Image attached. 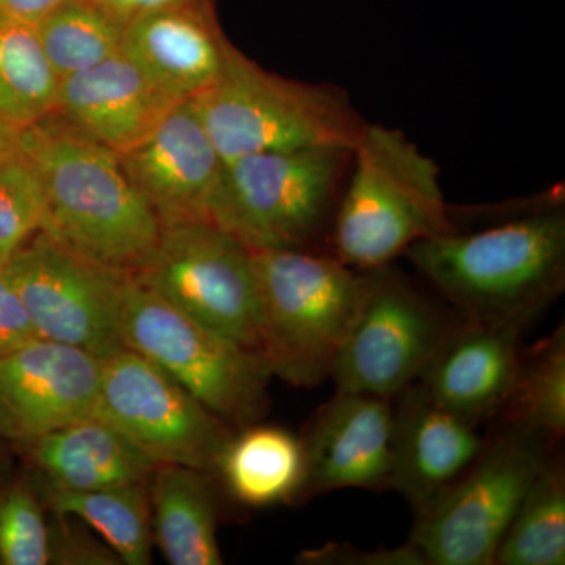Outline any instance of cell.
I'll list each match as a JSON object with an SVG mask.
<instances>
[{"instance_id":"obj_1","label":"cell","mask_w":565,"mask_h":565,"mask_svg":"<svg viewBox=\"0 0 565 565\" xmlns=\"http://www.w3.org/2000/svg\"><path fill=\"white\" fill-rule=\"evenodd\" d=\"M18 151L46 199L41 232L99 266L139 273L158 247L162 223L118 156L52 114L21 129Z\"/></svg>"},{"instance_id":"obj_2","label":"cell","mask_w":565,"mask_h":565,"mask_svg":"<svg viewBox=\"0 0 565 565\" xmlns=\"http://www.w3.org/2000/svg\"><path fill=\"white\" fill-rule=\"evenodd\" d=\"M463 318L525 332L565 288L559 203L475 233L427 237L404 253Z\"/></svg>"},{"instance_id":"obj_3","label":"cell","mask_w":565,"mask_h":565,"mask_svg":"<svg viewBox=\"0 0 565 565\" xmlns=\"http://www.w3.org/2000/svg\"><path fill=\"white\" fill-rule=\"evenodd\" d=\"M351 162L332 230V255L345 266H386L419 241L455 232L437 163L401 129L366 122Z\"/></svg>"},{"instance_id":"obj_4","label":"cell","mask_w":565,"mask_h":565,"mask_svg":"<svg viewBox=\"0 0 565 565\" xmlns=\"http://www.w3.org/2000/svg\"><path fill=\"white\" fill-rule=\"evenodd\" d=\"M189 103L223 162L307 148L352 151L366 126L340 88L285 79L234 47L221 76Z\"/></svg>"},{"instance_id":"obj_5","label":"cell","mask_w":565,"mask_h":565,"mask_svg":"<svg viewBox=\"0 0 565 565\" xmlns=\"http://www.w3.org/2000/svg\"><path fill=\"white\" fill-rule=\"evenodd\" d=\"M253 264L274 375L302 388L322 384L359 307L362 270L310 248L253 252Z\"/></svg>"},{"instance_id":"obj_6","label":"cell","mask_w":565,"mask_h":565,"mask_svg":"<svg viewBox=\"0 0 565 565\" xmlns=\"http://www.w3.org/2000/svg\"><path fill=\"white\" fill-rule=\"evenodd\" d=\"M121 340L234 430L266 414L274 375L266 355L196 322L132 275L122 288Z\"/></svg>"},{"instance_id":"obj_7","label":"cell","mask_w":565,"mask_h":565,"mask_svg":"<svg viewBox=\"0 0 565 565\" xmlns=\"http://www.w3.org/2000/svg\"><path fill=\"white\" fill-rule=\"evenodd\" d=\"M352 151L258 152L223 162L210 222L252 252L308 248L326 228Z\"/></svg>"},{"instance_id":"obj_8","label":"cell","mask_w":565,"mask_h":565,"mask_svg":"<svg viewBox=\"0 0 565 565\" xmlns=\"http://www.w3.org/2000/svg\"><path fill=\"white\" fill-rule=\"evenodd\" d=\"M550 449L501 427L475 462L415 512L411 542L430 565H492L498 546Z\"/></svg>"},{"instance_id":"obj_9","label":"cell","mask_w":565,"mask_h":565,"mask_svg":"<svg viewBox=\"0 0 565 565\" xmlns=\"http://www.w3.org/2000/svg\"><path fill=\"white\" fill-rule=\"evenodd\" d=\"M132 277L207 329L262 351L253 252L214 223L163 226L158 247Z\"/></svg>"},{"instance_id":"obj_10","label":"cell","mask_w":565,"mask_h":565,"mask_svg":"<svg viewBox=\"0 0 565 565\" xmlns=\"http://www.w3.org/2000/svg\"><path fill=\"white\" fill-rule=\"evenodd\" d=\"M362 278L330 379L337 393L392 399L419 381L451 322L390 264L362 270Z\"/></svg>"},{"instance_id":"obj_11","label":"cell","mask_w":565,"mask_h":565,"mask_svg":"<svg viewBox=\"0 0 565 565\" xmlns=\"http://www.w3.org/2000/svg\"><path fill=\"white\" fill-rule=\"evenodd\" d=\"M93 416L111 424L156 463L214 473L234 429L158 364L128 348L104 356Z\"/></svg>"},{"instance_id":"obj_12","label":"cell","mask_w":565,"mask_h":565,"mask_svg":"<svg viewBox=\"0 0 565 565\" xmlns=\"http://www.w3.org/2000/svg\"><path fill=\"white\" fill-rule=\"evenodd\" d=\"M41 340L104 356L125 348L122 288L129 274L77 255L39 232L3 263Z\"/></svg>"},{"instance_id":"obj_13","label":"cell","mask_w":565,"mask_h":565,"mask_svg":"<svg viewBox=\"0 0 565 565\" xmlns=\"http://www.w3.org/2000/svg\"><path fill=\"white\" fill-rule=\"evenodd\" d=\"M102 356L50 340L32 341L0 359V438L31 444L92 416Z\"/></svg>"},{"instance_id":"obj_14","label":"cell","mask_w":565,"mask_h":565,"mask_svg":"<svg viewBox=\"0 0 565 565\" xmlns=\"http://www.w3.org/2000/svg\"><path fill=\"white\" fill-rule=\"evenodd\" d=\"M392 429L390 399L334 393L300 438L303 478L296 500L341 489H388Z\"/></svg>"},{"instance_id":"obj_15","label":"cell","mask_w":565,"mask_h":565,"mask_svg":"<svg viewBox=\"0 0 565 565\" xmlns=\"http://www.w3.org/2000/svg\"><path fill=\"white\" fill-rule=\"evenodd\" d=\"M118 158L162 228L210 222L223 161L191 103H178L147 139Z\"/></svg>"},{"instance_id":"obj_16","label":"cell","mask_w":565,"mask_h":565,"mask_svg":"<svg viewBox=\"0 0 565 565\" xmlns=\"http://www.w3.org/2000/svg\"><path fill=\"white\" fill-rule=\"evenodd\" d=\"M522 330L463 318L451 322L418 384L448 411L473 424L500 414L520 356Z\"/></svg>"},{"instance_id":"obj_17","label":"cell","mask_w":565,"mask_h":565,"mask_svg":"<svg viewBox=\"0 0 565 565\" xmlns=\"http://www.w3.org/2000/svg\"><path fill=\"white\" fill-rule=\"evenodd\" d=\"M399 396L393 408L388 489L418 512L475 462L486 437L478 424L438 404L418 382Z\"/></svg>"},{"instance_id":"obj_18","label":"cell","mask_w":565,"mask_h":565,"mask_svg":"<svg viewBox=\"0 0 565 565\" xmlns=\"http://www.w3.org/2000/svg\"><path fill=\"white\" fill-rule=\"evenodd\" d=\"M178 103L120 51L61 77L52 115L120 156L147 139Z\"/></svg>"},{"instance_id":"obj_19","label":"cell","mask_w":565,"mask_h":565,"mask_svg":"<svg viewBox=\"0 0 565 565\" xmlns=\"http://www.w3.org/2000/svg\"><path fill=\"white\" fill-rule=\"evenodd\" d=\"M232 47L203 0L134 18L121 52L159 90L189 102L221 76Z\"/></svg>"},{"instance_id":"obj_20","label":"cell","mask_w":565,"mask_h":565,"mask_svg":"<svg viewBox=\"0 0 565 565\" xmlns=\"http://www.w3.org/2000/svg\"><path fill=\"white\" fill-rule=\"evenodd\" d=\"M20 448L41 481L70 490L148 484L159 465L120 430L93 415Z\"/></svg>"},{"instance_id":"obj_21","label":"cell","mask_w":565,"mask_h":565,"mask_svg":"<svg viewBox=\"0 0 565 565\" xmlns=\"http://www.w3.org/2000/svg\"><path fill=\"white\" fill-rule=\"evenodd\" d=\"M152 539L173 565L222 564L217 508L207 473L161 463L151 476Z\"/></svg>"},{"instance_id":"obj_22","label":"cell","mask_w":565,"mask_h":565,"mask_svg":"<svg viewBox=\"0 0 565 565\" xmlns=\"http://www.w3.org/2000/svg\"><path fill=\"white\" fill-rule=\"evenodd\" d=\"M215 471L245 505L296 501L303 478L302 441L281 427L250 424L234 430Z\"/></svg>"},{"instance_id":"obj_23","label":"cell","mask_w":565,"mask_h":565,"mask_svg":"<svg viewBox=\"0 0 565 565\" xmlns=\"http://www.w3.org/2000/svg\"><path fill=\"white\" fill-rule=\"evenodd\" d=\"M40 484V494L54 514L74 516L98 531L121 563H151L154 539L147 484L98 490L62 489L43 481Z\"/></svg>"},{"instance_id":"obj_24","label":"cell","mask_w":565,"mask_h":565,"mask_svg":"<svg viewBox=\"0 0 565 565\" xmlns=\"http://www.w3.org/2000/svg\"><path fill=\"white\" fill-rule=\"evenodd\" d=\"M501 427L552 449L565 435V327L522 351L519 370L501 408Z\"/></svg>"},{"instance_id":"obj_25","label":"cell","mask_w":565,"mask_h":565,"mask_svg":"<svg viewBox=\"0 0 565 565\" xmlns=\"http://www.w3.org/2000/svg\"><path fill=\"white\" fill-rule=\"evenodd\" d=\"M58 82L39 33L0 11V120L21 131L54 110Z\"/></svg>"},{"instance_id":"obj_26","label":"cell","mask_w":565,"mask_h":565,"mask_svg":"<svg viewBox=\"0 0 565 565\" xmlns=\"http://www.w3.org/2000/svg\"><path fill=\"white\" fill-rule=\"evenodd\" d=\"M498 565L565 564V471L550 457L498 546Z\"/></svg>"},{"instance_id":"obj_27","label":"cell","mask_w":565,"mask_h":565,"mask_svg":"<svg viewBox=\"0 0 565 565\" xmlns=\"http://www.w3.org/2000/svg\"><path fill=\"white\" fill-rule=\"evenodd\" d=\"M35 29L52 68L65 77L118 54L126 22L90 0H66Z\"/></svg>"},{"instance_id":"obj_28","label":"cell","mask_w":565,"mask_h":565,"mask_svg":"<svg viewBox=\"0 0 565 565\" xmlns=\"http://www.w3.org/2000/svg\"><path fill=\"white\" fill-rule=\"evenodd\" d=\"M46 199L35 170L20 151L0 159V264L43 230Z\"/></svg>"},{"instance_id":"obj_29","label":"cell","mask_w":565,"mask_h":565,"mask_svg":"<svg viewBox=\"0 0 565 565\" xmlns=\"http://www.w3.org/2000/svg\"><path fill=\"white\" fill-rule=\"evenodd\" d=\"M0 564H51V530L39 493L25 482L0 490Z\"/></svg>"},{"instance_id":"obj_30","label":"cell","mask_w":565,"mask_h":565,"mask_svg":"<svg viewBox=\"0 0 565 565\" xmlns=\"http://www.w3.org/2000/svg\"><path fill=\"white\" fill-rule=\"evenodd\" d=\"M297 563L307 565H427L412 542L397 548L362 550L349 544H329L305 550Z\"/></svg>"},{"instance_id":"obj_31","label":"cell","mask_w":565,"mask_h":565,"mask_svg":"<svg viewBox=\"0 0 565 565\" xmlns=\"http://www.w3.org/2000/svg\"><path fill=\"white\" fill-rule=\"evenodd\" d=\"M39 340L20 294L0 264V359Z\"/></svg>"},{"instance_id":"obj_32","label":"cell","mask_w":565,"mask_h":565,"mask_svg":"<svg viewBox=\"0 0 565 565\" xmlns=\"http://www.w3.org/2000/svg\"><path fill=\"white\" fill-rule=\"evenodd\" d=\"M102 9L109 11L128 24L134 18L150 11L170 9V7L188 6V3L203 2V0H90Z\"/></svg>"},{"instance_id":"obj_33","label":"cell","mask_w":565,"mask_h":565,"mask_svg":"<svg viewBox=\"0 0 565 565\" xmlns=\"http://www.w3.org/2000/svg\"><path fill=\"white\" fill-rule=\"evenodd\" d=\"M63 2L66 0H0V11L36 28Z\"/></svg>"},{"instance_id":"obj_34","label":"cell","mask_w":565,"mask_h":565,"mask_svg":"<svg viewBox=\"0 0 565 565\" xmlns=\"http://www.w3.org/2000/svg\"><path fill=\"white\" fill-rule=\"evenodd\" d=\"M18 134L20 131L0 120V159L9 158L18 151Z\"/></svg>"}]
</instances>
